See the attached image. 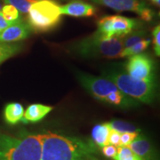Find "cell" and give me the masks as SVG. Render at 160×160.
I'll return each instance as SVG.
<instances>
[{
  "instance_id": "6da1fadb",
  "label": "cell",
  "mask_w": 160,
  "mask_h": 160,
  "mask_svg": "<svg viewBox=\"0 0 160 160\" xmlns=\"http://www.w3.org/2000/svg\"><path fill=\"white\" fill-rule=\"evenodd\" d=\"M41 160H98L93 142L48 132L39 134Z\"/></svg>"
},
{
  "instance_id": "7a4b0ae2",
  "label": "cell",
  "mask_w": 160,
  "mask_h": 160,
  "mask_svg": "<svg viewBox=\"0 0 160 160\" xmlns=\"http://www.w3.org/2000/svg\"><path fill=\"white\" fill-rule=\"evenodd\" d=\"M78 79L86 91L103 102L119 108H129L137 105V100L125 94L113 82L106 77L79 73Z\"/></svg>"
},
{
  "instance_id": "3957f363",
  "label": "cell",
  "mask_w": 160,
  "mask_h": 160,
  "mask_svg": "<svg viewBox=\"0 0 160 160\" xmlns=\"http://www.w3.org/2000/svg\"><path fill=\"white\" fill-rule=\"evenodd\" d=\"M39 135L0 133V160H41Z\"/></svg>"
},
{
  "instance_id": "277c9868",
  "label": "cell",
  "mask_w": 160,
  "mask_h": 160,
  "mask_svg": "<svg viewBox=\"0 0 160 160\" xmlns=\"http://www.w3.org/2000/svg\"><path fill=\"white\" fill-rule=\"evenodd\" d=\"M102 74L132 99L144 103H151L154 99L157 93V85L154 81L134 79L117 67L105 70Z\"/></svg>"
},
{
  "instance_id": "5b68a950",
  "label": "cell",
  "mask_w": 160,
  "mask_h": 160,
  "mask_svg": "<svg viewBox=\"0 0 160 160\" xmlns=\"http://www.w3.org/2000/svg\"><path fill=\"white\" fill-rule=\"evenodd\" d=\"M124 49L122 37L102 39L94 33L93 35L73 44L71 50L84 58H121Z\"/></svg>"
},
{
  "instance_id": "8992f818",
  "label": "cell",
  "mask_w": 160,
  "mask_h": 160,
  "mask_svg": "<svg viewBox=\"0 0 160 160\" xmlns=\"http://www.w3.org/2000/svg\"><path fill=\"white\" fill-rule=\"evenodd\" d=\"M62 18L60 5L53 0H37L31 6L28 21L32 31L47 32L53 29Z\"/></svg>"
},
{
  "instance_id": "52a82bcc",
  "label": "cell",
  "mask_w": 160,
  "mask_h": 160,
  "mask_svg": "<svg viewBox=\"0 0 160 160\" xmlns=\"http://www.w3.org/2000/svg\"><path fill=\"white\" fill-rule=\"evenodd\" d=\"M139 25L137 20L119 15L107 16L98 22L95 33L102 39L124 37Z\"/></svg>"
},
{
  "instance_id": "ba28073f",
  "label": "cell",
  "mask_w": 160,
  "mask_h": 160,
  "mask_svg": "<svg viewBox=\"0 0 160 160\" xmlns=\"http://www.w3.org/2000/svg\"><path fill=\"white\" fill-rule=\"evenodd\" d=\"M127 73L134 79L154 81V64L149 56L138 53L131 56L126 63Z\"/></svg>"
},
{
  "instance_id": "9c48e42d",
  "label": "cell",
  "mask_w": 160,
  "mask_h": 160,
  "mask_svg": "<svg viewBox=\"0 0 160 160\" xmlns=\"http://www.w3.org/2000/svg\"><path fill=\"white\" fill-rule=\"evenodd\" d=\"M97 5H104L117 11H132L145 21L153 19V13L141 0H89Z\"/></svg>"
},
{
  "instance_id": "30bf717a",
  "label": "cell",
  "mask_w": 160,
  "mask_h": 160,
  "mask_svg": "<svg viewBox=\"0 0 160 160\" xmlns=\"http://www.w3.org/2000/svg\"><path fill=\"white\" fill-rule=\"evenodd\" d=\"M31 31L28 24L19 18L13 24L0 32V42L12 43L21 41L28 37Z\"/></svg>"
},
{
  "instance_id": "8fae6325",
  "label": "cell",
  "mask_w": 160,
  "mask_h": 160,
  "mask_svg": "<svg viewBox=\"0 0 160 160\" xmlns=\"http://www.w3.org/2000/svg\"><path fill=\"white\" fill-rule=\"evenodd\" d=\"M128 146L143 160H159L157 150L145 136L138 134Z\"/></svg>"
},
{
  "instance_id": "7c38bea8",
  "label": "cell",
  "mask_w": 160,
  "mask_h": 160,
  "mask_svg": "<svg viewBox=\"0 0 160 160\" xmlns=\"http://www.w3.org/2000/svg\"><path fill=\"white\" fill-rule=\"evenodd\" d=\"M62 15L75 17H92L97 12V8L91 4L79 0H73L64 5H60Z\"/></svg>"
},
{
  "instance_id": "4fadbf2b",
  "label": "cell",
  "mask_w": 160,
  "mask_h": 160,
  "mask_svg": "<svg viewBox=\"0 0 160 160\" xmlns=\"http://www.w3.org/2000/svg\"><path fill=\"white\" fill-rule=\"evenodd\" d=\"M53 108L50 106L41 105V104H33L28 107L25 112H24L23 117L21 121L23 122H37L43 119L45 116L50 113Z\"/></svg>"
},
{
  "instance_id": "5bb4252c",
  "label": "cell",
  "mask_w": 160,
  "mask_h": 160,
  "mask_svg": "<svg viewBox=\"0 0 160 160\" xmlns=\"http://www.w3.org/2000/svg\"><path fill=\"white\" fill-rule=\"evenodd\" d=\"M24 108L21 104L12 102L8 104L4 110V118L10 125H16L23 117Z\"/></svg>"
},
{
  "instance_id": "9a60e30c",
  "label": "cell",
  "mask_w": 160,
  "mask_h": 160,
  "mask_svg": "<svg viewBox=\"0 0 160 160\" xmlns=\"http://www.w3.org/2000/svg\"><path fill=\"white\" fill-rule=\"evenodd\" d=\"M111 130L108 123L96 125L92 130L91 133L93 142L101 148L108 145V137Z\"/></svg>"
},
{
  "instance_id": "2e32d148",
  "label": "cell",
  "mask_w": 160,
  "mask_h": 160,
  "mask_svg": "<svg viewBox=\"0 0 160 160\" xmlns=\"http://www.w3.org/2000/svg\"><path fill=\"white\" fill-rule=\"evenodd\" d=\"M22 47L19 44L5 43L0 42V64L17 54Z\"/></svg>"
},
{
  "instance_id": "e0dca14e",
  "label": "cell",
  "mask_w": 160,
  "mask_h": 160,
  "mask_svg": "<svg viewBox=\"0 0 160 160\" xmlns=\"http://www.w3.org/2000/svg\"><path fill=\"white\" fill-rule=\"evenodd\" d=\"M150 43H151V40L145 39L139 42L134 44V45L131 46V47L124 48L122 52L121 57H131V56L142 53L143 51L148 48Z\"/></svg>"
},
{
  "instance_id": "ac0fdd59",
  "label": "cell",
  "mask_w": 160,
  "mask_h": 160,
  "mask_svg": "<svg viewBox=\"0 0 160 160\" xmlns=\"http://www.w3.org/2000/svg\"><path fill=\"white\" fill-rule=\"evenodd\" d=\"M146 35H147V33H146L145 31L139 30V31H131V33L126 35L125 37H122L124 48L131 47V46L134 45V44L145 39L146 38Z\"/></svg>"
},
{
  "instance_id": "d6986e66",
  "label": "cell",
  "mask_w": 160,
  "mask_h": 160,
  "mask_svg": "<svg viewBox=\"0 0 160 160\" xmlns=\"http://www.w3.org/2000/svg\"><path fill=\"white\" fill-rule=\"evenodd\" d=\"M114 160H143L130 148L128 146H119L117 154L113 158Z\"/></svg>"
},
{
  "instance_id": "ffe728a7",
  "label": "cell",
  "mask_w": 160,
  "mask_h": 160,
  "mask_svg": "<svg viewBox=\"0 0 160 160\" xmlns=\"http://www.w3.org/2000/svg\"><path fill=\"white\" fill-rule=\"evenodd\" d=\"M108 124L111 129L115 130L120 133L126 132H139V129L137 128L134 125L122 120H113Z\"/></svg>"
},
{
  "instance_id": "44dd1931",
  "label": "cell",
  "mask_w": 160,
  "mask_h": 160,
  "mask_svg": "<svg viewBox=\"0 0 160 160\" xmlns=\"http://www.w3.org/2000/svg\"><path fill=\"white\" fill-rule=\"evenodd\" d=\"M37 0H2L6 5H11L15 7L18 11L22 13H28L30 8Z\"/></svg>"
},
{
  "instance_id": "7402d4cb",
  "label": "cell",
  "mask_w": 160,
  "mask_h": 160,
  "mask_svg": "<svg viewBox=\"0 0 160 160\" xmlns=\"http://www.w3.org/2000/svg\"><path fill=\"white\" fill-rule=\"evenodd\" d=\"M1 13L3 17L8 21L13 22L19 19V11L13 5H5L3 6Z\"/></svg>"
},
{
  "instance_id": "603a6c76",
  "label": "cell",
  "mask_w": 160,
  "mask_h": 160,
  "mask_svg": "<svg viewBox=\"0 0 160 160\" xmlns=\"http://www.w3.org/2000/svg\"><path fill=\"white\" fill-rule=\"evenodd\" d=\"M153 48L157 57L160 56V26L157 25L153 30Z\"/></svg>"
},
{
  "instance_id": "cb8c5ba5",
  "label": "cell",
  "mask_w": 160,
  "mask_h": 160,
  "mask_svg": "<svg viewBox=\"0 0 160 160\" xmlns=\"http://www.w3.org/2000/svg\"><path fill=\"white\" fill-rule=\"evenodd\" d=\"M138 132H126L121 133L120 137V142L121 146H128L131 143L132 141L135 139L137 137Z\"/></svg>"
},
{
  "instance_id": "d4e9b609",
  "label": "cell",
  "mask_w": 160,
  "mask_h": 160,
  "mask_svg": "<svg viewBox=\"0 0 160 160\" xmlns=\"http://www.w3.org/2000/svg\"><path fill=\"white\" fill-rule=\"evenodd\" d=\"M120 137H121V133L119 132L115 131L113 129H111L108 137V145H114L116 147L121 146Z\"/></svg>"
},
{
  "instance_id": "484cf974",
  "label": "cell",
  "mask_w": 160,
  "mask_h": 160,
  "mask_svg": "<svg viewBox=\"0 0 160 160\" xmlns=\"http://www.w3.org/2000/svg\"><path fill=\"white\" fill-rule=\"evenodd\" d=\"M102 153L106 157L113 158L117 154V148L114 145H107L102 148Z\"/></svg>"
},
{
  "instance_id": "4316f807",
  "label": "cell",
  "mask_w": 160,
  "mask_h": 160,
  "mask_svg": "<svg viewBox=\"0 0 160 160\" xmlns=\"http://www.w3.org/2000/svg\"><path fill=\"white\" fill-rule=\"evenodd\" d=\"M15 21L11 22V21H8V20H6L5 18L3 17V16L1 12H0V32L3 31L5 28H6L8 26L11 25V24H13Z\"/></svg>"
},
{
  "instance_id": "83f0119b",
  "label": "cell",
  "mask_w": 160,
  "mask_h": 160,
  "mask_svg": "<svg viewBox=\"0 0 160 160\" xmlns=\"http://www.w3.org/2000/svg\"><path fill=\"white\" fill-rule=\"evenodd\" d=\"M152 3H153L154 5L159 6L160 5V0H150Z\"/></svg>"
},
{
  "instance_id": "f1b7e54d",
  "label": "cell",
  "mask_w": 160,
  "mask_h": 160,
  "mask_svg": "<svg viewBox=\"0 0 160 160\" xmlns=\"http://www.w3.org/2000/svg\"><path fill=\"white\" fill-rule=\"evenodd\" d=\"M2 7H3L2 4V2H0V12L2 11Z\"/></svg>"
}]
</instances>
